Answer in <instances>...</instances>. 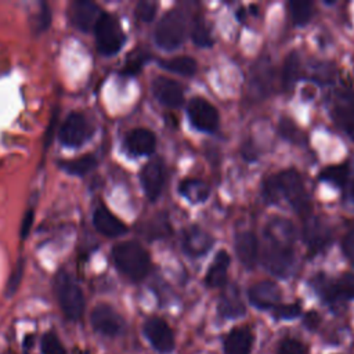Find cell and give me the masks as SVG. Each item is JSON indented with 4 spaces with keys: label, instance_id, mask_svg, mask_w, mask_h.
<instances>
[{
    "label": "cell",
    "instance_id": "obj_1",
    "mask_svg": "<svg viewBox=\"0 0 354 354\" xmlns=\"http://www.w3.org/2000/svg\"><path fill=\"white\" fill-rule=\"evenodd\" d=\"M295 227L281 217L271 218L264 230L261 261L264 268L279 278L292 272L295 263Z\"/></svg>",
    "mask_w": 354,
    "mask_h": 354
},
{
    "label": "cell",
    "instance_id": "obj_2",
    "mask_svg": "<svg viewBox=\"0 0 354 354\" xmlns=\"http://www.w3.org/2000/svg\"><path fill=\"white\" fill-rule=\"evenodd\" d=\"M112 259L116 268L133 281L142 279L149 271V254L136 241H124L112 248Z\"/></svg>",
    "mask_w": 354,
    "mask_h": 354
},
{
    "label": "cell",
    "instance_id": "obj_3",
    "mask_svg": "<svg viewBox=\"0 0 354 354\" xmlns=\"http://www.w3.org/2000/svg\"><path fill=\"white\" fill-rule=\"evenodd\" d=\"M54 288L65 317L72 321L79 319L84 311V296L75 278L66 271H59L55 275Z\"/></svg>",
    "mask_w": 354,
    "mask_h": 354
},
{
    "label": "cell",
    "instance_id": "obj_4",
    "mask_svg": "<svg viewBox=\"0 0 354 354\" xmlns=\"http://www.w3.org/2000/svg\"><path fill=\"white\" fill-rule=\"evenodd\" d=\"M187 35V17L180 8L169 10L155 29V41L163 50H174L181 46Z\"/></svg>",
    "mask_w": 354,
    "mask_h": 354
},
{
    "label": "cell",
    "instance_id": "obj_5",
    "mask_svg": "<svg viewBox=\"0 0 354 354\" xmlns=\"http://www.w3.org/2000/svg\"><path fill=\"white\" fill-rule=\"evenodd\" d=\"M94 33H95L97 48L104 55L116 54L122 48L126 40V36L123 33L119 19L115 15H111L106 12L102 14L101 19L98 21L94 29Z\"/></svg>",
    "mask_w": 354,
    "mask_h": 354
},
{
    "label": "cell",
    "instance_id": "obj_6",
    "mask_svg": "<svg viewBox=\"0 0 354 354\" xmlns=\"http://www.w3.org/2000/svg\"><path fill=\"white\" fill-rule=\"evenodd\" d=\"M275 177L279 187L281 198L283 196L297 213L308 212L310 202L300 174L296 170L288 169L278 173Z\"/></svg>",
    "mask_w": 354,
    "mask_h": 354
},
{
    "label": "cell",
    "instance_id": "obj_7",
    "mask_svg": "<svg viewBox=\"0 0 354 354\" xmlns=\"http://www.w3.org/2000/svg\"><path fill=\"white\" fill-rule=\"evenodd\" d=\"M330 113L336 126L354 140V90L337 88L332 97Z\"/></svg>",
    "mask_w": 354,
    "mask_h": 354
},
{
    "label": "cell",
    "instance_id": "obj_8",
    "mask_svg": "<svg viewBox=\"0 0 354 354\" xmlns=\"http://www.w3.org/2000/svg\"><path fill=\"white\" fill-rule=\"evenodd\" d=\"M93 129L88 119L82 112H71L64 120L58 137L59 141L71 148L82 147L90 137Z\"/></svg>",
    "mask_w": 354,
    "mask_h": 354
},
{
    "label": "cell",
    "instance_id": "obj_9",
    "mask_svg": "<svg viewBox=\"0 0 354 354\" xmlns=\"http://www.w3.org/2000/svg\"><path fill=\"white\" fill-rule=\"evenodd\" d=\"M90 321L93 328L98 333L109 337L119 335L124 328V321L120 314L112 306L105 303L97 304L93 308L90 314Z\"/></svg>",
    "mask_w": 354,
    "mask_h": 354
},
{
    "label": "cell",
    "instance_id": "obj_10",
    "mask_svg": "<svg viewBox=\"0 0 354 354\" xmlns=\"http://www.w3.org/2000/svg\"><path fill=\"white\" fill-rule=\"evenodd\" d=\"M104 11L101 7L90 0H76L69 6L68 17L73 26L82 32L94 30Z\"/></svg>",
    "mask_w": 354,
    "mask_h": 354
},
{
    "label": "cell",
    "instance_id": "obj_11",
    "mask_svg": "<svg viewBox=\"0 0 354 354\" xmlns=\"http://www.w3.org/2000/svg\"><path fill=\"white\" fill-rule=\"evenodd\" d=\"M188 116L194 127L201 131L213 133L218 127V112L205 98L195 97L188 105Z\"/></svg>",
    "mask_w": 354,
    "mask_h": 354
},
{
    "label": "cell",
    "instance_id": "obj_12",
    "mask_svg": "<svg viewBox=\"0 0 354 354\" xmlns=\"http://www.w3.org/2000/svg\"><path fill=\"white\" fill-rule=\"evenodd\" d=\"M315 288L322 299L328 303L336 300H351L354 299V274L346 272L335 282L317 278Z\"/></svg>",
    "mask_w": 354,
    "mask_h": 354
},
{
    "label": "cell",
    "instance_id": "obj_13",
    "mask_svg": "<svg viewBox=\"0 0 354 354\" xmlns=\"http://www.w3.org/2000/svg\"><path fill=\"white\" fill-rule=\"evenodd\" d=\"M144 333L152 347L162 353L167 354L174 348V335L170 326L158 317L148 318L144 324Z\"/></svg>",
    "mask_w": 354,
    "mask_h": 354
},
{
    "label": "cell",
    "instance_id": "obj_14",
    "mask_svg": "<svg viewBox=\"0 0 354 354\" xmlns=\"http://www.w3.org/2000/svg\"><path fill=\"white\" fill-rule=\"evenodd\" d=\"M272 82H274L272 64L268 61V58L259 59L253 65L252 73H250V82H249L250 94L254 98L267 97L272 90Z\"/></svg>",
    "mask_w": 354,
    "mask_h": 354
},
{
    "label": "cell",
    "instance_id": "obj_15",
    "mask_svg": "<svg viewBox=\"0 0 354 354\" xmlns=\"http://www.w3.org/2000/svg\"><path fill=\"white\" fill-rule=\"evenodd\" d=\"M140 180L147 198L149 201H156L162 192V187L165 183L163 162L159 158H155L145 163V166L141 169Z\"/></svg>",
    "mask_w": 354,
    "mask_h": 354
},
{
    "label": "cell",
    "instance_id": "obj_16",
    "mask_svg": "<svg viewBox=\"0 0 354 354\" xmlns=\"http://www.w3.org/2000/svg\"><path fill=\"white\" fill-rule=\"evenodd\" d=\"M303 235L310 254H317L318 252L324 250L332 238L329 225L318 217H313L306 221Z\"/></svg>",
    "mask_w": 354,
    "mask_h": 354
},
{
    "label": "cell",
    "instance_id": "obj_17",
    "mask_svg": "<svg viewBox=\"0 0 354 354\" xmlns=\"http://www.w3.org/2000/svg\"><path fill=\"white\" fill-rule=\"evenodd\" d=\"M152 91L160 104L170 108H177L184 101L183 87L176 80L166 76H156L153 79Z\"/></svg>",
    "mask_w": 354,
    "mask_h": 354
},
{
    "label": "cell",
    "instance_id": "obj_18",
    "mask_svg": "<svg viewBox=\"0 0 354 354\" xmlns=\"http://www.w3.org/2000/svg\"><path fill=\"white\" fill-rule=\"evenodd\" d=\"M248 297L254 307L260 310H268L278 306L281 299V289L271 281H261L248 289Z\"/></svg>",
    "mask_w": 354,
    "mask_h": 354
},
{
    "label": "cell",
    "instance_id": "obj_19",
    "mask_svg": "<svg viewBox=\"0 0 354 354\" xmlns=\"http://www.w3.org/2000/svg\"><path fill=\"white\" fill-rule=\"evenodd\" d=\"M181 242H183L181 246L185 254L191 257H199L212 248L214 239L205 230L196 225H192L183 232Z\"/></svg>",
    "mask_w": 354,
    "mask_h": 354
},
{
    "label": "cell",
    "instance_id": "obj_20",
    "mask_svg": "<svg viewBox=\"0 0 354 354\" xmlns=\"http://www.w3.org/2000/svg\"><path fill=\"white\" fill-rule=\"evenodd\" d=\"M93 223L98 232L105 236H120L126 234L127 227L122 220H119L106 206L101 205L95 209L93 214Z\"/></svg>",
    "mask_w": 354,
    "mask_h": 354
},
{
    "label": "cell",
    "instance_id": "obj_21",
    "mask_svg": "<svg viewBox=\"0 0 354 354\" xmlns=\"http://www.w3.org/2000/svg\"><path fill=\"white\" fill-rule=\"evenodd\" d=\"M124 145L131 155H137V156L149 155L155 151L156 138L151 130L140 127V129L131 130L126 136Z\"/></svg>",
    "mask_w": 354,
    "mask_h": 354
},
{
    "label": "cell",
    "instance_id": "obj_22",
    "mask_svg": "<svg viewBox=\"0 0 354 354\" xmlns=\"http://www.w3.org/2000/svg\"><path fill=\"white\" fill-rule=\"evenodd\" d=\"M235 250L246 268H253L259 256V241L250 231H243L235 238Z\"/></svg>",
    "mask_w": 354,
    "mask_h": 354
},
{
    "label": "cell",
    "instance_id": "obj_23",
    "mask_svg": "<svg viewBox=\"0 0 354 354\" xmlns=\"http://www.w3.org/2000/svg\"><path fill=\"white\" fill-rule=\"evenodd\" d=\"M253 333L249 328L232 329L224 339V354H250Z\"/></svg>",
    "mask_w": 354,
    "mask_h": 354
},
{
    "label": "cell",
    "instance_id": "obj_24",
    "mask_svg": "<svg viewBox=\"0 0 354 354\" xmlns=\"http://www.w3.org/2000/svg\"><path fill=\"white\" fill-rule=\"evenodd\" d=\"M245 304L239 296L236 285H230L221 295L218 301V313L224 318H238L245 314Z\"/></svg>",
    "mask_w": 354,
    "mask_h": 354
},
{
    "label": "cell",
    "instance_id": "obj_25",
    "mask_svg": "<svg viewBox=\"0 0 354 354\" xmlns=\"http://www.w3.org/2000/svg\"><path fill=\"white\" fill-rule=\"evenodd\" d=\"M230 266V254L225 250H220L213 259L207 272L205 282L209 288H220L227 282V271Z\"/></svg>",
    "mask_w": 354,
    "mask_h": 354
},
{
    "label": "cell",
    "instance_id": "obj_26",
    "mask_svg": "<svg viewBox=\"0 0 354 354\" xmlns=\"http://www.w3.org/2000/svg\"><path fill=\"white\" fill-rule=\"evenodd\" d=\"M301 76V61L296 51H292L288 54V57L283 61L282 65V87L283 90H290L296 82Z\"/></svg>",
    "mask_w": 354,
    "mask_h": 354
},
{
    "label": "cell",
    "instance_id": "obj_27",
    "mask_svg": "<svg viewBox=\"0 0 354 354\" xmlns=\"http://www.w3.org/2000/svg\"><path fill=\"white\" fill-rule=\"evenodd\" d=\"M178 191L191 203L203 202L209 196L207 184L202 180H198V178H185V180H183L180 183Z\"/></svg>",
    "mask_w": 354,
    "mask_h": 354
},
{
    "label": "cell",
    "instance_id": "obj_28",
    "mask_svg": "<svg viewBox=\"0 0 354 354\" xmlns=\"http://www.w3.org/2000/svg\"><path fill=\"white\" fill-rule=\"evenodd\" d=\"M158 64L170 72L183 75V76H192L196 72V61L191 57L181 55V57H174L170 59H159Z\"/></svg>",
    "mask_w": 354,
    "mask_h": 354
},
{
    "label": "cell",
    "instance_id": "obj_29",
    "mask_svg": "<svg viewBox=\"0 0 354 354\" xmlns=\"http://www.w3.org/2000/svg\"><path fill=\"white\" fill-rule=\"evenodd\" d=\"M97 165V159L93 155H84L72 160H61L59 167L75 176H84L91 171Z\"/></svg>",
    "mask_w": 354,
    "mask_h": 354
},
{
    "label": "cell",
    "instance_id": "obj_30",
    "mask_svg": "<svg viewBox=\"0 0 354 354\" xmlns=\"http://www.w3.org/2000/svg\"><path fill=\"white\" fill-rule=\"evenodd\" d=\"M348 176H350L348 165H335V166L325 167L319 173V180L328 181L337 187H344L348 180Z\"/></svg>",
    "mask_w": 354,
    "mask_h": 354
},
{
    "label": "cell",
    "instance_id": "obj_31",
    "mask_svg": "<svg viewBox=\"0 0 354 354\" xmlns=\"http://www.w3.org/2000/svg\"><path fill=\"white\" fill-rule=\"evenodd\" d=\"M290 18L295 25H306L313 15V3L310 1H290L289 3Z\"/></svg>",
    "mask_w": 354,
    "mask_h": 354
},
{
    "label": "cell",
    "instance_id": "obj_32",
    "mask_svg": "<svg viewBox=\"0 0 354 354\" xmlns=\"http://www.w3.org/2000/svg\"><path fill=\"white\" fill-rule=\"evenodd\" d=\"M192 40L199 47H210L213 44V37L207 22L202 17H196L192 26Z\"/></svg>",
    "mask_w": 354,
    "mask_h": 354
},
{
    "label": "cell",
    "instance_id": "obj_33",
    "mask_svg": "<svg viewBox=\"0 0 354 354\" xmlns=\"http://www.w3.org/2000/svg\"><path fill=\"white\" fill-rule=\"evenodd\" d=\"M279 134L288 141L300 144L304 141L303 131L295 124V122L289 118H282L279 122Z\"/></svg>",
    "mask_w": 354,
    "mask_h": 354
},
{
    "label": "cell",
    "instance_id": "obj_34",
    "mask_svg": "<svg viewBox=\"0 0 354 354\" xmlns=\"http://www.w3.org/2000/svg\"><path fill=\"white\" fill-rule=\"evenodd\" d=\"M311 79L319 83H330L335 76V68L326 62H315L311 68Z\"/></svg>",
    "mask_w": 354,
    "mask_h": 354
},
{
    "label": "cell",
    "instance_id": "obj_35",
    "mask_svg": "<svg viewBox=\"0 0 354 354\" xmlns=\"http://www.w3.org/2000/svg\"><path fill=\"white\" fill-rule=\"evenodd\" d=\"M41 354H66L58 336L53 332H47L41 339Z\"/></svg>",
    "mask_w": 354,
    "mask_h": 354
},
{
    "label": "cell",
    "instance_id": "obj_36",
    "mask_svg": "<svg viewBox=\"0 0 354 354\" xmlns=\"http://www.w3.org/2000/svg\"><path fill=\"white\" fill-rule=\"evenodd\" d=\"M263 196L268 203L279 202L281 192L275 176H270L263 181Z\"/></svg>",
    "mask_w": 354,
    "mask_h": 354
},
{
    "label": "cell",
    "instance_id": "obj_37",
    "mask_svg": "<svg viewBox=\"0 0 354 354\" xmlns=\"http://www.w3.org/2000/svg\"><path fill=\"white\" fill-rule=\"evenodd\" d=\"M278 354H308V348L301 342L292 337H286L279 343Z\"/></svg>",
    "mask_w": 354,
    "mask_h": 354
},
{
    "label": "cell",
    "instance_id": "obj_38",
    "mask_svg": "<svg viewBox=\"0 0 354 354\" xmlns=\"http://www.w3.org/2000/svg\"><path fill=\"white\" fill-rule=\"evenodd\" d=\"M170 232V225L167 221V217L165 214L158 216L155 220H152L148 224V234L151 238H159L165 236Z\"/></svg>",
    "mask_w": 354,
    "mask_h": 354
},
{
    "label": "cell",
    "instance_id": "obj_39",
    "mask_svg": "<svg viewBox=\"0 0 354 354\" xmlns=\"http://www.w3.org/2000/svg\"><path fill=\"white\" fill-rule=\"evenodd\" d=\"M148 58V54L144 53V51H138V53H134V54H130V57L127 58L126 64H124V69H123V73L126 75H136L137 72L141 71L144 62L147 61Z\"/></svg>",
    "mask_w": 354,
    "mask_h": 354
},
{
    "label": "cell",
    "instance_id": "obj_40",
    "mask_svg": "<svg viewBox=\"0 0 354 354\" xmlns=\"http://www.w3.org/2000/svg\"><path fill=\"white\" fill-rule=\"evenodd\" d=\"M301 307L297 303L290 304H278L274 307V317L278 319H292L299 317Z\"/></svg>",
    "mask_w": 354,
    "mask_h": 354
},
{
    "label": "cell",
    "instance_id": "obj_41",
    "mask_svg": "<svg viewBox=\"0 0 354 354\" xmlns=\"http://www.w3.org/2000/svg\"><path fill=\"white\" fill-rule=\"evenodd\" d=\"M158 4L155 1H140L136 7V15L142 22H151L155 17Z\"/></svg>",
    "mask_w": 354,
    "mask_h": 354
},
{
    "label": "cell",
    "instance_id": "obj_42",
    "mask_svg": "<svg viewBox=\"0 0 354 354\" xmlns=\"http://www.w3.org/2000/svg\"><path fill=\"white\" fill-rule=\"evenodd\" d=\"M342 248H343V252H344L346 257L354 266V224L346 232V235L343 238V242H342Z\"/></svg>",
    "mask_w": 354,
    "mask_h": 354
},
{
    "label": "cell",
    "instance_id": "obj_43",
    "mask_svg": "<svg viewBox=\"0 0 354 354\" xmlns=\"http://www.w3.org/2000/svg\"><path fill=\"white\" fill-rule=\"evenodd\" d=\"M21 277H22V266L18 264L17 268L14 270V272L10 277V281H8V285H7V296H10V295H12L15 292V289L19 285Z\"/></svg>",
    "mask_w": 354,
    "mask_h": 354
},
{
    "label": "cell",
    "instance_id": "obj_44",
    "mask_svg": "<svg viewBox=\"0 0 354 354\" xmlns=\"http://www.w3.org/2000/svg\"><path fill=\"white\" fill-rule=\"evenodd\" d=\"M344 188V199L354 206V176L350 178L348 176V180L346 183V185L343 187Z\"/></svg>",
    "mask_w": 354,
    "mask_h": 354
},
{
    "label": "cell",
    "instance_id": "obj_45",
    "mask_svg": "<svg viewBox=\"0 0 354 354\" xmlns=\"http://www.w3.org/2000/svg\"><path fill=\"white\" fill-rule=\"evenodd\" d=\"M242 155L246 160H254L257 158V151L254 149V144L252 141H248L243 144Z\"/></svg>",
    "mask_w": 354,
    "mask_h": 354
},
{
    "label": "cell",
    "instance_id": "obj_46",
    "mask_svg": "<svg viewBox=\"0 0 354 354\" xmlns=\"http://www.w3.org/2000/svg\"><path fill=\"white\" fill-rule=\"evenodd\" d=\"M318 324H319V315H318L317 313L311 311V313H308V314L306 315V318H304V325H306L308 329H315V328L318 326Z\"/></svg>",
    "mask_w": 354,
    "mask_h": 354
},
{
    "label": "cell",
    "instance_id": "obj_47",
    "mask_svg": "<svg viewBox=\"0 0 354 354\" xmlns=\"http://www.w3.org/2000/svg\"><path fill=\"white\" fill-rule=\"evenodd\" d=\"M32 221H33V213L32 212H28L24 217V221H22V230H21V236L25 238L26 234L29 232V228L32 225Z\"/></svg>",
    "mask_w": 354,
    "mask_h": 354
},
{
    "label": "cell",
    "instance_id": "obj_48",
    "mask_svg": "<svg viewBox=\"0 0 354 354\" xmlns=\"http://www.w3.org/2000/svg\"><path fill=\"white\" fill-rule=\"evenodd\" d=\"M7 354H12V353H7Z\"/></svg>",
    "mask_w": 354,
    "mask_h": 354
}]
</instances>
